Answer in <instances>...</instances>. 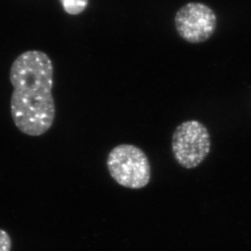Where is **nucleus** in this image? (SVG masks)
<instances>
[{"mask_svg": "<svg viewBox=\"0 0 251 251\" xmlns=\"http://www.w3.org/2000/svg\"><path fill=\"white\" fill-rule=\"evenodd\" d=\"M12 240L4 230L0 229V251H11Z\"/></svg>", "mask_w": 251, "mask_h": 251, "instance_id": "6", "label": "nucleus"}, {"mask_svg": "<svg viewBox=\"0 0 251 251\" xmlns=\"http://www.w3.org/2000/svg\"><path fill=\"white\" fill-rule=\"evenodd\" d=\"M13 87L11 115L22 133L38 137L47 133L55 117L52 95L54 66L41 50H27L17 57L10 69Z\"/></svg>", "mask_w": 251, "mask_h": 251, "instance_id": "1", "label": "nucleus"}, {"mask_svg": "<svg viewBox=\"0 0 251 251\" xmlns=\"http://www.w3.org/2000/svg\"><path fill=\"white\" fill-rule=\"evenodd\" d=\"M107 166L117 184L132 190L146 187L151 177L147 154L133 145L121 144L114 147L107 156Z\"/></svg>", "mask_w": 251, "mask_h": 251, "instance_id": "2", "label": "nucleus"}, {"mask_svg": "<svg viewBox=\"0 0 251 251\" xmlns=\"http://www.w3.org/2000/svg\"><path fill=\"white\" fill-rule=\"evenodd\" d=\"M211 144V135L203 124L198 121H185L173 133V156L180 166L192 169L200 165L207 157Z\"/></svg>", "mask_w": 251, "mask_h": 251, "instance_id": "3", "label": "nucleus"}, {"mask_svg": "<svg viewBox=\"0 0 251 251\" xmlns=\"http://www.w3.org/2000/svg\"><path fill=\"white\" fill-rule=\"evenodd\" d=\"M174 24L176 30L183 40L199 44L213 35L217 27V17L207 5L189 2L176 12Z\"/></svg>", "mask_w": 251, "mask_h": 251, "instance_id": "4", "label": "nucleus"}, {"mask_svg": "<svg viewBox=\"0 0 251 251\" xmlns=\"http://www.w3.org/2000/svg\"><path fill=\"white\" fill-rule=\"evenodd\" d=\"M64 12L72 16L81 14L89 5V0H59Z\"/></svg>", "mask_w": 251, "mask_h": 251, "instance_id": "5", "label": "nucleus"}]
</instances>
